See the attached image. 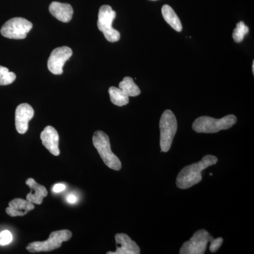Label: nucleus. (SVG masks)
Returning a JSON list of instances; mask_svg holds the SVG:
<instances>
[{"instance_id": "f257e3e1", "label": "nucleus", "mask_w": 254, "mask_h": 254, "mask_svg": "<svg viewBox=\"0 0 254 254\" xmlns=\"http://www.w3.org/2000/svg\"><path fill=\"white\" fill-rule=\"evenodd\" d=\"M218 160L212 155H205L200 161L182 169L177 177L176 185L181 190H186L199 183L202 180V171L215 165Z\"/></svg>"}, {"instance_id": "f03ea898", "label": "nucleus", "mask_w": 254, "mask_h": 254, "mask_svg": "<svg viewBox=\"0 0 254 254\" xmlns=\"http://www.w3.org/2000/svg\"><path fill=\"white\" fill-rule=\"evenodd\" d=\"M236 116L229 115L221 119L208 116L200 117L193 122L192 128L197 133H213L229 129L237 123Z\"/></svg>"}, {"instance_id": "7ed1b4c3", "label": "nucleus", "mask_w": 254, "mask_h": 254, "mask_svg": "<svg viewBox=\"0 0 254 254\" xmlns=\"http://www.w3.org/2000/svg\"><path fill=\"white\" fill-rule=\"evenodd\" d=\"M93 143L108 168L116 171L121 170V161L112 151L109 136L107 133L102 131H95L93 136Z\"/></svg>"}, {"instance_id": "20e7f679", "label": "nucleus", "mask_w": 254, "mask_h": 254, "mask_svg": "<svg viewBox=\"0 0 254 254\" xmlns=\"http://www.w3.org/2000/svg\"><path fill=\"white\" fill-rule=\"evenodd\" d=\"M160 148L163 152H168L173 144L174 137L177 131L176 117L170 110H165L160 120Z\"/></svg>"}, {"instance_id": "39448f33", "label": "nucleus", "mask_w": 254, "mask_h": 254, "mask_svg": "<svg viewBox=\"0 0 254 254\" xmlns=\"http://www.w3.org/2000/svg\"><path fill=\"white\" fill-rule=\"evenodd\" d=\"M72 237V233L68 230H58L51 232L49 238L44 242H33L26 247V250L31 253L48 252L61 247L64 242H67Z\"/></svg>"}, {"instance_id": "423d86ee", "label": "nucleus", "mask_w": 254, "mask_h": 254, "mask_svg": "<svg viewBox=\"0 0 254 254\" xmlns=\"http://www.w3.org/2000/svg\"><path fill=\"white\" fill-rule=\"evenodd\" d=\"M116 17V12L109 5H103L98 13V28L104 34L107 41L115 43L120 39V32L113 27V22Z\"/></svg>"}, {"instance_id": "0eeeda50", "label": "nucleus", "mask_w": 254, "mask_h": 254, "mask_svg": "<svg viewBox=\"0 0 254 254\" xmlns=\"http://www.w3.org/2000/svg\"><path fill=\"white\" fill-rule=\"evenodd\" d=\"M33 28V23L26 18L15 17L11 18L1 28V36L9 39H24L28 32Z\"/></svg>"}, {"instance_id": "6e6552de", "label": "nucleus", "mask_w": 254, "mask_h": 254, "mask_svg": "<svg viewBox=\"0 0 254 254\" xmlns=\"http://www.w3.org/2000/svg\"><path fill=\"white\" fill-rule=\"evenodd\" d=\"M214 238L203 229L193 234L190 240L185 242L180 249V254H203L206 251L208 242L211 243Z\"/></svg>"}, {"instance_id": "1a4fd4ad", "label": "nucleus", "mask_w": 254, "mask_h": 254, "mask_svg": "<svg viewBox=\"0 0 254 254\" xmlns=\"http://www.w3.org/2000/svg\"><path fill=\"white\" fill-rule=\"evenodd\" d=\"M73 52L68 47L55 48L51 53L48 61V67L53 74L60 75L63 73L65 63L72 56Z\"/></svg>"}, {"instance_id": "9d476101", "label": "nucleus", "mask_w": 254, "mask_h": 254, "mask_svg": "<svg viewBox=\"0 0 254 254\" xmlns=\"http://www.w3.org/2000/svg\"><path fill=\"white\" fill-rule=\"evenodd\" d=\"M34 116V110L28 104L22 103L18 105L15 112V125L16 131L24 134L28 129V123Z\"/></svg>"}, {"instance_id": "9b49d317", "label": "nucleus", "mask_w": 254, "mask_h": 254, "mask_svg": "<svg viewBox=\"0 0 254 254\" xmlns=\"http://www.w3.org/2000/svg\"><path fill=\"white\" fill-rule=\"evenodd\" d=\"M117 250L115 252H108L107 254H139V247L126 234L120 233L115 235Z\"/></svg>"}, {"instance_id": "f8f14e48", "label": "nucleus", "mask_w": 254, "mask_h": 254, "mask_svg": "<svg viewBox=\"0 0 254 254\" xmlns=\"http://www.w3.org/2000/svg\"><path fill=\"white\" fill-rule=\"evenodd\" d=\"M42 143L49 150L51 154L58 156L60 154L59 148L60 136L58 132L52 126H47L41 133Z\"/></svg>"}, {"instance_id": "ddd939ff", "label": "nucleus", "mask_w": 254, "mask_h": 254, "mask_svg": "<svg viewBox=\"0 0 254 254\" xmlns=\"http://www.w3.org/2000/svg\"><path fill=\"white\" fill-rule=\"evenodd\" d=\"M35 208V204L22 198H14L9 203L6 213L11 217L24 216Z\"/></svg>"}, {"instance_id": "4468645a", "label": "nucleus", "mask_w": 254, "mask_h": 254, "mask_svg": "<svg viewBox=\"0 0 254 254\" xmlns=\"http://www.w3.org/2000/svg\"><path fill=\"white\" fill-rule=\"evenodd\" d=\"M26 185L31 190V192L26 195V200L33 204H42L43 198H46L48 193L46 187L37 183L33 178H28L26 181Z\"/></svg>"}, {"instance_id": "2eb2a0df", "label": "nucleus", "mask_w": 254, "mask_h": 254, "mask_svg": "<svg viewBox=\"0 0 254 254\" xmlns=\"http://www.w3.org/2000/svg\"><path fill=\"white\" fill-rule=\"evenodd\" d=\"M49 10L50 14L62 22H69L72 18L73 9L69 4L53 1L50 5Z\"/></svg>"}, {"instance_id": "dca6fc26", "label": "nucleus", "mask_w": 254, "mask_h": 254, "mask_svg": "<svg viewBox=\"0 0 254 254\" xmlns=\"http://www.w3.org/2000/svg\"><path fill=\"white\" fill-rule=\"evenodd\" d=\"M162 14L165 21L177 32L182 31V25L180 18L171 6L168 4L164 5L162 8Z\"/></svg>"}, {"instance_id": "f3484780", "label": "nucleus", "mask_w": 254, "mask_h": 254, "mask_svg": "<svg viewBox=\"0 0 254 254\" xmlns=\"http://www.w3.org/2000/svg\"><path fill=\"white\" fill-rule=\"evenodd\" d=\"M109 94L112 103L117 106H125L129 102V97L120 88H116L115 86L110 87Z\"/></svg>"}, {"instance_id": "a211bd4d", "label": "nucleus", "mask_w": 254, "mask_h": 254, "mask_svg": "<svg viewBox=\"0 0 254 254\" xmlns=\"http://www.w3.org/2000/svg\"><path fill=\"white\" fill-rule=\"evenodd\" d=\"M119 86L128 97H136L141 94V91L133 81V78L128 76L124 78L123 81L120 82Z\"/></svg>"}, {"instance_id": "6ab92c4d", "label": "nucleus", "mask_w": 254, "mask_h": 254, "mask_svg": "<svg viewBox=\"0 0 254 254\" xmlns=\"http://www.w3.org/2000/svg\"><path fill=\"white\" fill-rule=\"evenodd\" d=\"M16 76L14 72H11L7 68L0 66V86H7L14 83Z\"/></svg>"}, {"instance_id": "aec40b11", "label": "nucleus", "mask_w": 254, "mask_h": 254, "mask_svg": "<svg viewBox=\"0 0 254 254\" xmlns=\"http://www.w3.org/2000/svg\"><path fill=\"white\" fill-rule=\"evenodd\" d=\"M250 29L248 26L243 21H240L237 24V27L234 30L232 33V38L236 43H241L243 41L246 35L249 33Z\"/></svg>"}, {"instance_id": "412c9836", "label": "nucleus", "mask_w": 254, "mask_h": 254, "mask_svg": "<svg viewBox=\"0 0 254 254\" xmlns=\"http://www.w3.org/2000/svg\"><path fill=\"white\" fill-rule=\"evenodd\" d=\"M13 240L12 234L9 230L0 232V246L9 245Z\"/></svg>"}, {"instance_id": "4be33fe9", "label": "nucleus", "mask_w": 254, "mask_h": 254, "mask_svg": "<svg viewBox=\"0 0 254 254\" xmlns=\"http://www.w3.org/2000/svg\"><path fill=\"white\" fill-rule=\"evenodd\" d=\"M223 243V239L222 237H218L217 239H214L213 242L210 243V251L212 253H215L220 249Z\"/></svg>"}, {"instance_id": "5701e85b", "label": "nucleus", "mask_w": 254, "mask_h": 254, "mask_svg": "<svg viewBox=\"0 0 254 254\" xmlns=\"http://www.w3.org/2000/svg\"><path fill=\"white\" fill-rule=\"evenodd\" d=\"M65 189H66V186H65L64 184L59 183L56 184V185L53 187V190L55 193H60V192L64 190Z\"/></svg>"}, {"instance_id": "b1692460", "label": "nucleus", "mask_w": 254, "mask_h": 254, "mask_svg": "<svg viewBox=\"0 0 254 254\" xmlns=\"http://www.w3.org/2000/svg\"><path fill=\"white\" fill-rule=\"evenodd\" d=\"M77 200V197L73 194H69L68 195L67 198H66V200H67L68 203H71V204L76 203Z\"/></svg>"}, {"instance_id": "393cba45", "label": "nucleus", "mask_w": 254, "mask_h": 254, "mask_svg": "<svg viewBox=\"0 0 254 254\" xmlns=\"http://www.w3.org/2000/svg\"><path fill=\"white\" fill-rule=\"evenodd\" d=\"M252 71H253V73H254V62H253V64H252Z\"/></svg>"}, {"instance_id": "a878e982", "label": "nucleus", "mask_w": 254, "mask_h": 254, "mask_svg": "<svg viewBox=\"0 0 254 254\" xmlns=\"http://www.w3.org/2000/svg\"><path fill=\"white\" fill-rule=\"evenodd\" d=\"M150 1H157V0H150Z\"/></svg>"}]
</instances>
